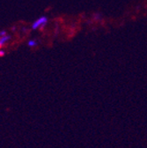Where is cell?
I'll return each instance as SVG.
<instances>
[{
    "instance_id": "obj_1",
    "label": "cell",
    "mask_w": 147,
    "mask_h": 148,
    "mask_svg": "<svg viewBox=\"0 0 147 148\" xmlns=\"http://www.w3.org/2000/svg\"><path fill=\"white\" fill-rule=\"evenodd\" d=\"M47 21H48L47 17H41V18H38L37 21H35L34 22V24H33V26H32V28H33V29H37V28L40 27H43V26L46 25Z\"/></svg>"
},
{
    "instance_id": "obj_2",
    "label": "cell",
    "mask_w": 147,
    "mask_h": 148,
    "mask_svg": "<svg viewBox=\"0 0 147 148\" xmlns=\"http://www.w3.org/2000/svg\"><path fill=\"white\" fill-rule=\"evenodd\" d=\"M11 38V36L9 35H5V36H2V37H0V47H2L4 46Z\"/></svg>"
},
{
    "instance_id": "obj_3",
    "label": "cell",
    "mask_w": 147,
    "mask_h": 148,
    "mask_svg": "<svg viewBox=\"0 0 147 148\" xmlns=\"http://www.w3.org/2000/svg\"><path fill=\"white\" fill-rule=\"evenodd\" d=\"M28 46L29 47H34V46H35L36 45V42L34 41V40H30L29 42H28Z\"/></svg>"
},
{
    "instance_id": "obj_4",
    "label": "cell",
    "mask_w": 147,
    "mask_h": 148,
    "mask_svg": "<svg viewBox=\"0 0 147 148\" xmlns=\"http://www.w3.org/2000/svg\"><path fill=\"white\" fill-rule=\"evenodd\" d=\"M5 34H6V32L5 31H1V32H0V37L5 36Z\"/></svg>"
},
{
    "instance_id": "obj_5",
    "label": "cell",
    "mask_w": 147,
    "mask_h": 148,
    "mask_svg": "<svg viewBox=\"0 0 147 148\" xmlns=\"http://www.w3.org/2000/svg\"><path fill=\"white\" fill-rule=\"evenodd\" d=\"M4 55H5V51H4V50H1V49H0V57H3Z\"/></svg>"
}]
</instances>
